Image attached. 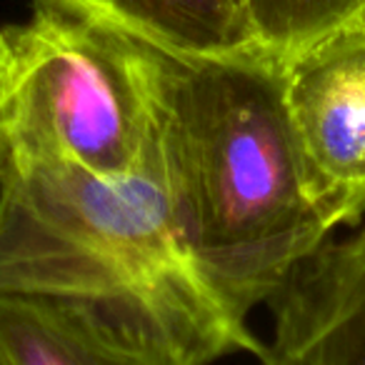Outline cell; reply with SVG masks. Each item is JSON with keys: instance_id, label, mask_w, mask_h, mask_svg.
<instances>
[{"instance_id": "1", "label": "cell", "mask_w": 365, "mask_h": 365, "mask_svg": "<svg viewBox=\"0 0 365 365\" xmlns=\"http://www.w3.org/2000/svg\"><path fill=\"white\" fill-rule=\"evenodd\" d=\"M155 165L182 248L240 320L273 303L335 223L310 188L265 56L193 61L150 48Z\"/></svg>"}, {"instance_id": "3", "label": "cell", "mask_w": 365, "mask_h": 365, "mask_svg": "<svg viewBox=\"0 0 365 365\" xmlns=\"http://www.w3.org/2000/svg\"><path fill=\"white\" fill-rule=\"evenodd\" d=\"M56 160L96 175L155 155L150 48L36 8L0 28V158Z\"/></svg>"}, {"instance_id": "7", "label": "cell", "mask_w": 365, "mask_h": 365, "mask_svg": "<svg viewBox=\"0 0 365 365\" xmlns=\"http://www.w3.org/2000/svg\"><path fill=\"white\" fill-rule=\"evenodd\" d=\"M36 8L106 28L175 58L263 56L238 0H36Z\"/></svg>"}, {"instance_id": "2", "label": "cell", "mask_w": 365, "mask_h": 365, "mask_svg": "<svg viewBox=\"0 0 365 365\" xmlns=\"http://www.w3.org/2000/svg\"><path fill=\"white\" fill-rule=\"evenodd\" d=\"M0 290L140 303L205 365L263 348L182 248L155 155L128 175L0 158Z\"/></svg>"}, {"instance_id": "4", "label": "cell", "mask_w": 365, "mask_h": 365, "mask_svg": "<svg viewBox=\"0 0 365 365\" xmlns=\"http://www.w3.org/2000/svg\"><path fill=\"white\" fill-rule=\"evenodd\" d=\"M283 101L310 188L335 228L365 215V23L283 66Z\"/></svg>"}, {"instance_id": "6", "label": "cell", "mask_w": 365, "mask_h": 365, "mask_svg": "<svg viewBox=\"0 0 365 365\" xmlns=\"http://www.w3.org/2000/svg\"><path fill=\"white\" fill-rule=\"evenodd\" d=\"M270 305L260 365H365V228L320 245Z\"/></svg>"}, {"instance_id": "8", "label": "cell", "mask_w": 365, "mask_h": 365, "mask_svg": "<svg viewBox=\"0 0 365 365\" xmlns=\"http://www.w3.org/2000/svg\"><path fill=\"white\" fill-rule=\"evenodd\" d=\"M253 43L285 66L343 28L365 23V0H238Z\"/></svg>"}, {"instance_id": "5", "label": "cell", "mask_w": 365, "mask_h": 365, "mask_svg": "<svg viewBox=\"0 0 365 365\" xmlns=\"http://www.w3.org/2000/svg\"><path fill=\"white\" fill-rule=\"evenodd\" d=\"M0 365H205L133 300L0 290Z\"/></svg>"}]
</instances>
